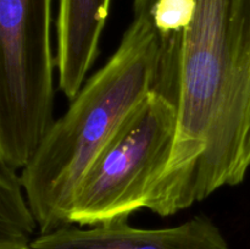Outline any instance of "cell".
I'll return each mask as SVG.
<instances>
[{"instance_id":"6","label":"cell","mask_w":250,"mask_h":249,"mask_svg":"<svg viewBox=\"0 0 250 249\" xmlns=\"http://www.w3.org/2000/svg\"><path fill=\"white\" fill-rule=\"evenodd\" d=\"M111 0H59L56 17V70L59 88L73 100L99 53Z\"/></svg>"},{"instance_id":"1","label":"cell","mask_w":250,"mask_h":249,"mask_svg":"<svg viewBox=\"0 0 250 249\" xmlns=\"http://www.w3.org/2000/svg\"><path fill=\"white\" fill-rule=\"evenodd\" d=\"M158 38L153 90L176 106L177 133L144 208L168 217L250 168V0H193L183 31Z\"/></svg>"},{"instance_id":"2","label":"cell","mask_w":250,"mask_h":249,"mask_svg":"<svg viewBox=\"0 0 250 249\" xmlns=\"http://www.w3.org/2000/svg\"><path fill=\"white\" fill-rule=\"evenodd\" d=\"M159 38L133 10L131 24L102 68L88 78L67 111L54 120L21 180L41 233L71 225L80 182L129 112L153 90Z\"/></svg>"},{"instance_id":"5","label":"cell","mask_w":250,"mask_h":249,"mask_svg":"<svg viewBox=\"0 0 250 249\" xmlns=\"http://www.w3.org/2000/svg\"><path fill=\"white\" fill-rule=\"evenodd\" d=\"M129 216L116 217L95 226L61 227L41 233L33 249H229L224 233L210 217L198 215L165 228H138Z\"/></svg>"},{"instance_id":"7","label":"cell","mask_w":250,"mask_h":249,"mask_svg":"<svg viewBox=\"0 0 250 249\" xmlns=\"http://www.w3.org/2000/svg\"><path fill=\"white\" fill-rule=\"evenodd\" d=\"M17 171L0 160V247L29 246L38 228Z\"/></svg>"},{"instance_id":"3","label":"cell","mask_w":250,"mask_h":249,"mask_svg":"<svg viewBox=\"0 0 250 249\" xmlns=\"http://www.w3.org/2000/svg\"><path fill=\"white\" fill-rule=\"evenodd\" d=\"M53 0H0V160L22 170L53 124Z\"/></svg>"},{"instance_id":"4","label":"cell","mask_w":250,"mask_h":249,"mask_svg":"<svg viewBox=\"0 0 250 249\" xmlns=\"http://www.w3.org/2000/svg\"><path fill=\"white\" fill-rule=\"evenodd\" d=\"M177 133L171 100L151 90L124 120L80 182L71 225L95 226L146 207L170 160Z\"/></svg>"},{"instance_id":"8","label":"cell","mask_w":250,"mask_h":249,"mask_svg":"<svg viewBox=\"0 0 250 249\" xmlns=\"http://www.w3.org/2000/svg\"><path fill=\"white\" fill-rule=\"evenodd\" d=\"M0 249H33L29 246H17V247H0Z\"/></svg>"}]
</instances>
